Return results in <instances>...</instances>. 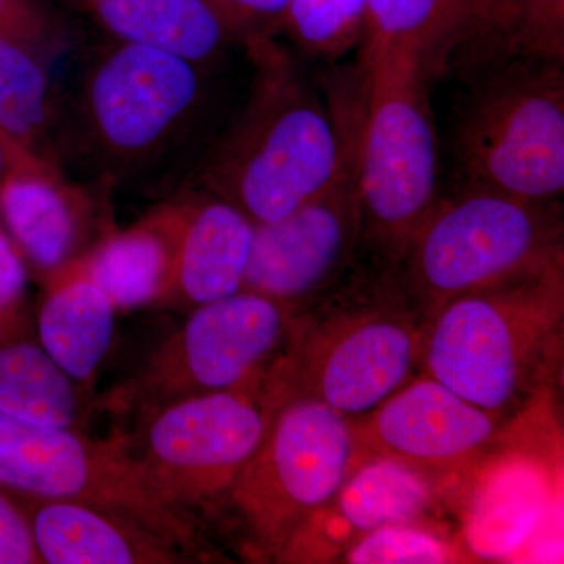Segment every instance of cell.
<instances>
[{
    "instance_id": "1",
    "label": "cell",
    "mask_w": 564,
    "mask_h": 564,
    "mask_svg": "<svg viewBox=\"0 0 564 564\" xmlns=\"http://www.w3.org/2000/svg\"><path fill=\"white\" fill-rule=\"evenodd\" d=\"M243 46L254 69L250 99L207 155L202 182L263 225L291 214L328 181L339 131L325 90L276 39Z\"/></svg>"
},
{
    "instance_id": "2",
    "label": "cell",
    "mask_w": 564,
    "mask_h": 564,
    "mask_svg": "<svg viewBox=\"0 0 564 564\" xmlns=\"http://www.w3.org/2000/svg\"><path fill=\"white\" fill-rule=\"evenodd\" d=\"M355 267L296 315L282 351L291 395L348 417L383 403L422 370L426 318L391 270Z\"/></svg>"
},
{
    "instance_id": "3",
    "label": "cell",
    "mask_w": 564,
    "mask_h": 564,
    "mask_svg": "<svg viewBox=\"0 0 564 564\" xmlns=\"http://www.w3.org/2000/svg\"><path fill=\"white\" fill-rule=\"evenodd\" d=\"M564 267L456 296L426 322L422 372L491 413L543 391L562 348Z\"/></svg>"
},
{
    "instance_id": "4",
    "label": "cell",
    "mask_w": 564,
    "mask_h": 564,
    "mask_svg": "<svg viewBox=\"0 0 564 564\" xmlns=\"http://www.w3.org/2000/svg\"><path fill=\"white\" fill-rule=\"evenodd\" d=\"M452 113L455 187L558 202L564 192V61L502 54L464 69Z\"/></svg>"
},
{
    "instance_id": "5",
    "label": "cell",
    "mask_w": 564,
    "mask_h": 564,
    "mask_svg": "<svg viewBox=\"0 0 564 564\" xmlns=\"http://www.w3.org/2000/svg\"><path fill=\"white\" fill-rule=\"evenodd\" d=\"M367 106L361 150V237L367 265L393 270L440 199V137L419 55L366 43Z\"/></svg>"
},
{
    "instance_id": "6",
    "label": "cell",
    "mask_w": 564,
    "mask_h": 564,
    "mask_svg": "<svg viewBox=\"0 0 564 564\" xmlns=\"http://www.w3.org/2000/svg\"><path fill=\"white\" fill-rule=\"evenodd\" d=\"M558 202H530L485 188L440 196L391 270L429 321L456 296L563 265Z\"/></svg>"
},
{
    "instance_id": "7",
    "label": "cell",
    "mask_w": 564,
    "mask_h": 564,
    "mask_svg": "<svg viewBox=\"0 0 564 564\" xmlns=\"http://www.w3.org/2000/svg\"><path fill=\"white\" fill-rule=\"evenodd\" d=\"M0 488L32 499L95 505L185 552L199 547L188 511L163 494L124 440H91L76 429L35 425L0 413Z\"/></svg>"
},
{
    "instance_id": "8",
    "label": "cell",
    "mask_w": 564,
    "mask_h": 564,
    "mask_svg": "<svg viewBox=\"0 0 564 564\" xmlns=\"http://www.w3.org/2000/svg\"><path fill=\"white\" fill-rule=\"evenodd\" d=\"M288 395L276 359L248 383L187 397L144 415L139 445L129 447L182 510L215 503L229 496Z\"/></svg>"
},
{
    "instance_id": "9",
    "label": "cell",
    "mask_w": 564,
    "mask_h": 564,
    "mask_svg": "<svg viewBox=\"0 0 564 564\" xmlns=\"http://www.w3.org/2000/svg\"><path fill=\"white\" fill-rule=\"evenodd\" d=\"M339 155L328 181L281 220L256 225L243 291L302 311L332 291L358 262L361 150L366 106L334 107Z\"/></svg>"
},
{
    "instance_id": "10",
    "label": "cell",
    "mask_w": 564,
    "mask_h": 564,
    "mask_svg": "<svg viewBox=\"0 0 564 564\" xmlns=\"http://www.w3.org/2000/svg\"><path fill=\"white\" fill-rule=\"evenodd\" d=\"M356 466L351 417L310 397L288 395L228 499L256 547L276 560Z\"/></svg>"
},
{
    "instance_id": "11",
    "label": "cell",
    "mask_w": 564,
    "mask_h": 564,
    "mask_svg": "<svg viewBox=\"0 0 564 564\" xmlns=\"http://www.w3.org/2000/svg\"><path fill=\"white\" fill-rule=\"evenodd\" d=\"M300 311L250 291L196 306L121 395L144 415L165 404L226 391L261 375L284 351Z\"/></svg>"
},
{
    "instance_id": "12",
    "label": "cell",
    "mask_w": 564,
    "mask_h": 564,
    "mask_svg": "<svg viewBox=\"0 0 564 564\" xmlns=\"http://www.w3.org/2000/svg\"><path fill=\"white\" fill-rule=\"evenodd\" d=\"M199 96L202 68L165 52L117 41L85 80V118L107 159L141 162L180 131Z\"/></svg>"
},
{
    "instance_id": "13",
    "label": "cell",
    "mask_w": 564,
    "mask_h": 564,
    "mask_svg": "<svg viewBox=\"0 0 564 564\" xmlns=\"http://www.w3.org/2000/svg\"><path fill=\"white\" fill-rule=\"evenodd\" d=\"M503 417L421 370L372 411L351 417L358 464L386 456L432 477L458 474L485 454Z\"/></svg>"
},
{
    "instance_id": "14",
    "label": "cell",
    "mask_w": 564,
    "mask_h": 564,
    "mask_svg": "<svg viewBox=\"0 0 564 564\" xmlns=\"http://www.w3.org/2000/svg\"><path fill=\"white\" fill-rule=\"evenodd\" d=\"M0 220L24 259L44 276L85 254L98 204L50 155L0 133Z\"/></svg>"
},
{
    "instance_id": "15",
    "label": "cell",
    "mask_w": 564,
    "mask_h": 564,
    "mask_svg": "<svg viewBox=\"0 0 564 564\" xmlns=\"http://www.w3.org/2000/svg\"><path fill=\"white\" fill-rule=\"evenodd\" d=\"M434 499L432 475L386 456H370L303 522L274 562H339L347 549L375 530L419 521Z\"/></svg>"
},
{
    "instance_id": "16",
    "label": "cell",
    "mask_w": 564,
    "mask_h": 564,
    "mask_svg": "<svg viewBox=\"0 0 564 564\" xmlns=\"http://www.w3.org/2000/svg\"><path fill=\"white\" fill-rule=\"evenodd\" d=\"M547 458V456H545ZM543 454L510 447L466 467L463 547L480 560L518 554L556 503V473Z\"/></svg>"
},
{
    "instance_id": "17",
    "label": "cell",
    "mask_w": 564,
    "mask_h": 564,
    "mask_svg": "<svg viewBox=\"0 0 564 564\" xmlns=\"http://www.w3.org/2000/svg\"><path fill=\"white\" fill-rule=\"evenodd\" d=\"M43 564L184 563V549L124 516L73 500L20 497Z\"/></svg>"
},
{
    "instance_id": "18",
    "label": "cell",
    "mask_w": 564,
    "mask_h": 564,
    "mask_svg": "<svg viewBox=\"0 0 564 564\" xmlns=\"http://www.w3.org/2000/svg\"><path fill=\"white\" fill-rule=\"evenodd\" d=\"M366 43L414 51L430 82L499 47L485 0H366Z\"/></svg>"
},
{
    "instance_id": "19",
    "label": "cell",
    "mask_w": 564,
    "mask_h": 564,
    "mask_svg": "<svg viewBox=\"0 0 564 564\" xmlns=\"http://www.w3.org/2000/svg\"><path fill=\"white\" fill-rule=\"evenodd\" d=\"M185 202L184 196L163 204L131 228L107 234L76 259L82 272L109 296L118 311L169 299Z\"/></svg>"
},
{
    "instance_id": "20",
    "label": "cell",
    "mask_w": 564,
    "mask_h": 564,
    "mask_svg": "<svg viewBox=\"0 0 564 564\" xmlns=\"http://www.w3.org/2000/svg\"><path fill=\"white\" fill-rule=\"evenodd\" d=\"M185 199L170 296L196 307L242 291L256 225L214 193Z\"/></svg>"
},
{
    "instance_id": "21",
    "label": "cell",
    "mask_w": 564,
    "mask_h": 564,
    "mask_svg": "<svg viewBox=\"0 0 564 564\" xmlns=\"http://www.w3.org/2000/svg\"><path fill=\"white\" fill-rule=\"evenodd\" d=\"M118 310L76 261L47 276L40 345L77 384L98 372L115 336Z\"/></svg>"
},
{
    "instance_id": "22",
    "label": "cell",
    "mask_w": 564,
    "mask_h": 564,
    "mask_svg": "<svg viewBox=\"0 0 564 564\" xmlns=\"http://www.w3.org/2000/svg\"><path fill=\"white\" fill-rule=\"evenodd\" d=\"M121 43L165 52L203 68L234 41L206 0H82Z\"/></svg>"
},
{
    "instance_id": "23",
    "label": "cell",
    "mask_w": 564,
    "mask_h": 564,
    "mask_svg": "<svg viewBox=\"0 0 564 564\" xmlns=\"http://www.w3.org/2000/svg\"><path fill=\"white\" fill-rule=\"evenodd\" d=\"M76 384L41 345L0 348V413L35 425L74 429L80 408Z\"/></svg>"
},
{
    "instance_id": "24",
    "label": "cell",
    "mask_w": 564,
    "mask_h": 564,
    "mask_svg": "<svg viewBox=\"0 0 564 564\" xmlns=\"http://www.w3.org/2000/svg\"><path fill=\"white\" fill-rule=\"evenodd\" d=\"M50 117V88L39 54L0 35V133L41 150Z\"/></svg>"
},
{
    "instance_id": "25",
    "label": "cell",
    "mask_w": 564,
    "mask_h": 564,
    "mask_svg": "<svg viewBox=\"0 0 564 564\" xmlns=\"http://www.w3.org/2000/svg\"><path fill=\"white\" fill-rule=\"evenodd\" d=\"M284 32L304 54L339 61L366 44V0H289Z\"/></svg>"
},
{
    "instance_id": "26",
    "label": "cell",
    "mask_w": 564,
    "mask_h": 564,
    "mask_svg": "<svg viewBox=\"0 0 564 564\" xmlns=\"http://www.w3.org/2000/svg\"><path fill=\"white\" fill-rule=\"evenodd\" d=\"M444 533L419 521L381 527L356 541L340 556L348 564H440L462 562L459 552Z\"/></svg>"
},
{
    "instance_id": "27",
    "label": "cell",
    "mask_w": 564,
    "mask_h": 564,
    "mask_svg": "<svg viewBox=\"0 0 564 564\" xmlns=\"http://www.w3.org/2000/svg\"><path fill=\"white\" fill-rule=\"evenodd\" d=\"M500 43L514 51L522 35L555 39L564 33V0H485Z\"/></svg>"
},
{
    "instance_id": "28",
    "label": "cell",
    "mask_w": 564,
    "mask_h": 564,
    "mask_svg": "<svg viewBox=\"0 0 564 564\" xmlns=\"http://www.w3.org/2000/svg\"><path fill=\"white\" fill-rule=\"evenodd\" d=\"M225 22L234 41L245 44L258 39H276L284 32L289 0H206Z\"/></svg>"
},
{
    "instance_id": "29",
    "label": "cell",
    "mask_w": 564,
    "mask_h": 564,
    "mask_svg": "<svg viewBox=\"0 0 564 564\" xmlns=\"http://www.w3.org/2000/svg\"><path fill=\"white\" fill-rule=\"evenodd\" d=\"M0 35L20 41L39 54L54 41L55 28L35 0H0Z\"/></svg>"
},
{
    "instance_id": "30",
    "label": "cell",
    "mask_w": 564,
    "mask_h": 564,
    "mask_svg": "<svg viewBox=\"0 0 564 564\" xmlns=\"http://www.w3.org/2000/svg\"><path fill=\"white\" fill-rule=\"evenodd\" d=\"M0 564H43L28 514L17 496L0 488Z\"/></svg>"
},
{
    "instance_id": "31",
    "label": "cell",
    "mask_w": 564,
    "mask_h": 564,
    "mask_svg": "<svg viewBox=\"0 0 564 564\" xmlns=\"http://www.w3.org/2000/svg\"><path fill=\"white\" fill-rule=\"evenodd\" d=\"M25 284L28 269L24 256L0 226V317L20 303Z\"/></svg>"
},
{
    "instance_id": "32",
    "label": "cell",
    "mask_w": 564,
    "mask_h": 564,
    "mask_svg": "<svg viewBox=\"0 0 564 564\" xmlns=\"http://www.w3.org/2000/svg\"><path fill=\"white\" fill-rule=\"evenodd\" d=\"M2 166H3V155H2V150H0V172H2Z\"/></svg>"
},
{
    "instance_id": "33",
    "label": "cell",
    "mask_w": 564,
    "mask_h": 564,
    "mask_svg": "<svg viewBox=\"0 0 564 564\" xmlns=\"http://www.w3.org/2000/svg\"><path fill=\"white\" fill-rule=\"evenodd\" d=\"M80 2H82V0H80Z\"/></svg>"
}]
</instances>
